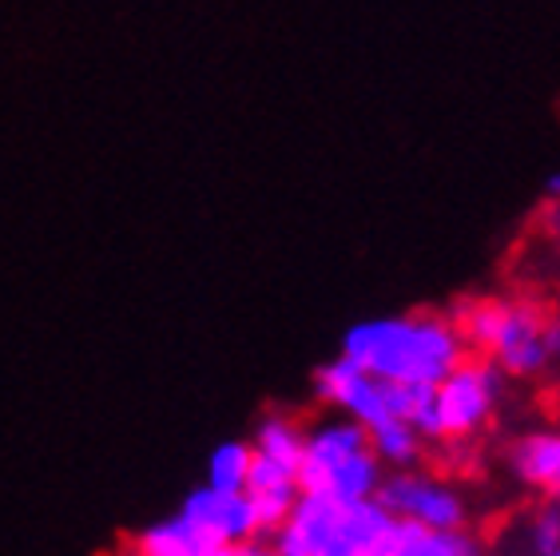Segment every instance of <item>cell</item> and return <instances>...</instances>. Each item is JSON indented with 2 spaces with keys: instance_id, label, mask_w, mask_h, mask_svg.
I'll return each instance as SVG.
<instances>
[{
  "instance_id": "6da1fadb",
  "label": "cell",
  "mask_w": 560,
  "mask_h": 556,
  "mask_svg": "<svg viewBox=\"0 0 560 556\" xmlns=\"http://www.w3.org/2000/svg\"><path fill=\"white\" fill-rule=\"evenodd\" d=\"M342 358L394 385H438L453 366L469 358L453 314L413 311L362 318L342 334Z\"/></svg>"
},
{
  "instance_id": "7a4b0ae2",
  "label": "cell",
  "mask_w": 560,
  "mask_h": 556,
  "mask_svg": "<svg viewBox=\"0 0 560 556\" xmlns=\"http://www.w3.org/2000/svg\"><path fill=\"white\" fill-rule=\"evenodd\" d=\"M453 322L462 326L469 350L497 362L505 378H540L560 362V314L540 311L537 302L493 294L457 302Z\"/></svg>"
},
{
  "instance_id": "3957f363",
  "label": "cell",
  "mask_w": 560,
  "mask_h": 556,
  "mask_svg": "<svg viewBox=\"0 0 560 556\" xmlns=\"http://www.w3.org/2000/svg\"><path fill=\"white\" fill-rule=\"evenodd\" d=\"M394 524L377 497L342 505L323 493H299L291 513L270 533V545L282 556H374L389 545Z\"/></svg>"
},
{
  "instance_id": "277c9868",
  "label": "cell",
  "mask_w": 560,
  "mask_h": 556,
  "mask_svg": "<svg viewBox=\"0 0 560 556\" xmlns=\"http://www.w3.org/2000/svg\"><path fill=\"white\" fill-rule=\"evenodd\" d=\"M505 402V370L489 358H465L433 385V441L469 445Z\"/></svg>"
},
{
  "instance_id": "5b68a950",
  "label": "cell",
  "mask_w": 560,
  "mask_h": 556,
  "mask_svg": "<svg viewBox=\"0 0 560 556\" xmlns=\"http://www.w3.org/2000/svg\"><path fill=\"white\" fill-rule=\"evenodd\" d=\"M377 501L386 505V513L401 524H421V529H469V501L465 493L425 470H389Z\"/></svg>"
},
{
  "instance_id": "8992f818",
  "label": "cell",
  "mask_w": 560,
  "mask_h": 556,
  "mask_svg": "<svg viewBox=\"0 0 560 556\" xmlns=\"http://www.w3.org/2000/svg\"><path fill=\"white\" fill-rule=\"evenodd\" d=\"M314 397L326 409H335V414L354 417L366 433L398 417V409H394V385L366 374L362 366H354L342 354L314 370Z\"/></svg>"
},
{
  "instance_id": "52a82bcc",
  "label": "cell",
  "mask_w": 560,
  "mask_h": 556,
  "mask_svg": "<svg viewBox=\"0 0 560 556\" xmlns=\"http://www.w3.org/2000/svg\"><path fill=\"white\" fill-rule=\"evenodd\" d=\"M179 513L191 517L223 548L247 545V541H259L262 536L259 513H255V501L247 497V489L226 493V489H211V485H199V489H191L184 497Z\"/></svg>"
},
{
  "instance_id": "ba28073f",
  "label": "cell",
  "mask_w": 560,
  "mask_h": 556,
  "mask_svg": "<svg viewBox=\"0 0 560 556\" xmlns=\"http://www.w3.org/2000/svg\"><path fill=\"white\" fill-rule=\"evenodd\" d=\"M509 477L521 489L560 501V426L521 433L509 445Z\"/></svg>"
},
{
  "instance_id": "9c48e42d",
  "label": "cell",
  "mask_w": 560,
  "mask_h": 556,
  "mask_svg": "<svg viewBox=\"0 0 560 556\" xmlns=\"http://www.w3.org/2000/svg\"><path fill=\"white\" fill-rule=\"evenodd\" d=\"M299 493H302L299 470L255 453V461H250V477H247V497L255 501L262 533H275V529H279L282 517L291 513V505L299 501Z\"/></svg>"
},
{
  "instance_id": "30bf717a",
  "label": "cell",
  "mask_w": 560,
  "mask_h": 556,
  "mask_svg": "<svg viewBox=\"0 0 560 556\" xmlns=\"http://www.w3.org/2000/svg\"><path fill=\"white\" fill-rule=\"evenodd\" d=\"M131 548L140 556H223L226 553L223 545H215V541H211L191 517L179 513V509L160 517V521L143 524L140 533L131 536Z\"/></svg>"
},
{
  "instance_id": "8fae6325",
  "label": "cell",
  "mask_w": 560,
  "mask_h": 556,
  "mask_svg": "<svg viewBox=\"0 0 560 556\" xmlns=\"http://www.w3.org/2000/svg\"><path fill=\"white\" fill-rule=\"evenodd\" d=\"M386 553L389 556H486V545L469 529H421V524L398 521Z\"/></svg>"
},
{
  "instance_id": "7c38bea8",
  "label": "cell",
  "mask_w": 560,
  "mask_h": 556,
  "mask_svg": "<svg viewBox=\"0 0 560 556\" xmlns=\"http://www.w3.org/2000/svg\"><path fill=\"white\" fill-rule=\"evenodd\" d=\"M302 438H306V421H299V417L287 414V409H267V414L255 421V429H250V450L259 453V457L282 461V465L299 470Z\"/></svg>"
},
{
  "instance_id": "4fadbf2b",
  "label": "cell",
  "mask_w": 560,
  "mask_h": 556,
  "mask_svg": "<svg viewBox=\"0 0 560 556\" xmlns=\"http://www.w3.org/2000/svg\"><path fill=\"white\" fill-rule=\"evenodd\" d=\"M370 445H374V453L382 457L386 470H413L425 457V438H421L410 421H401V417L370 429Z\"/></svg>"
},
{
  "instance_id": "5bb4252c",
  "label": "cell",
  "mask_w": 560,
  "mask_h": 556,
  "mask_svg": "<svg viewBox=\"0 0 560 556\" xmlns=\"http://www.w3.org/2000/svg\"><path fill=\"white\" fill-rule=\"evenodd\" d=\"M250 461H255V450H250L247 438H231L223 445L211 450L207 457V477L203 485L211 489H226V493H243L250 477Z\"/></svg>"
},
{
  "instance_id": "9a60e30c",
  "label": "cell",
  "mask_w": 560,
  "mask_h": 556,
  "mask_svg": "<svg viewBox=\"0 0 560 556\" xmlns=\"http://www.w3.org/2000/svg\"><path fill=\"white\" fill-rule=\"evenodd\" d=\"M517 541L525 556H545L560 548V501L545 497V501L533 505L517 524Z\"/></svg>"
},
{
  "instance_id": "2e32d148",
  "label": "cell",
  "mask_w": 560,
  "mask_h": 556,
  "mask_svg": "<svg viewBox=\"0 0 560 556\" xmlns=\"http://www.w3.org/2000/svg\"><path fill=\"white\" fill-rule=\"evenodd\" d=\"M223 556H282V553L275 545H270V541H247V545L226 548Z\"/></svg>"
},
{
  "instance_id": "e0dca14e",
  "label": "cell",
  "mask_w": 560,
  "mask_h": 556,
  "mask_svg": "<svg viewBox=\"0 0 560 556\" xmlns=\"http://www.w3.org/2000/svg\"><path fill=\"white\" fill-rule=\"evenodd\" d=\"M545 199H549V204H560V172H552L549 179H545Z\"/></svg>"
},
{
  "instance_id": "ac0fdd59",
  "label": "cell",
  "mask_w": 560,
  "mask_h": 556,
  "mask_svg": "<svg viewBox=\"0 0 560 556\" xmlns=\"http://www.w3.org/2000/svg\"><path fill=\"white\" fill-rule=\"evenodd\" d=\"M545 556H560V548H552V553H545Z\"/></svg>"
},
{
  "instance_id": "d6986e66",
  "label": "cell",
  "mask_w": 560,
  "mask_h": 556,
  "mask_svg": "<svg viewBox=\"0 0 560 556\" xmlns=\"http://www.w3.org/2000/svg\"><path fill=\"white\" fill-rule=\"evenodd\" d=\"M374 556H389V553H386V548H382V553H374Z\"/></svg>"
}]
</instances>
